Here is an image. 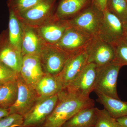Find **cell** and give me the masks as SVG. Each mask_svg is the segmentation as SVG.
I'll return each mask as SVG.
<instances>
[{
  "instance_id": "cell-1",
  "label": "cell",
  "mask_w": 127,
  "mask_h": 127,
  "mask_svg": "<svg viewBox=\"0 0 127 127\" xmlns=\"http://www.w3.org/2000/svg\"><path fill=\"white\" fill-rule=\"evenodd\" d=\"M55 109L41 127H61L79 111L92 107L95 101L90 97L83 98L62 90Z\"/></svg>"
},
{
  "instance_id": "cell-2",
  "label": "cell",
  "mask_w": 127,
  "mask_h": 127,
  "mask_svg": "<svg viewBox=\"0 0 127 127\" xmlns=\"http://www.w3.org/2000/svg\"><path fill=\"white\" fill-rule=\"evenodd\" d=\"M103 12L92 3L79 14L67 20L69 26L91 37L96 36Z\"/></svg>"
},
{
  "instance_id": "cell-3",
  "label": "cell",
  "mask_w": 127,
  "mask_h": 127,
  "mask_svg": "<svg viewBox=\"0 0 127 127\" xmlns=\"http://www.w3.org/2000/svg\"><path fill=\"white\" fill-rule=\"evenodd\" d=\"M58 94L49 96H39L32 109L23 116L22 127H41L55 109Z\"/></svg>"
},
{
  "instance_id": "cell-4",
  "label": "cell",
  "mask_w": 127,
  "mask_h": 127,
  "mask_svg": "<svg viewBox=\"0 0 127 127\" xmlns=\"http://www.w3.org/2000/svg\"><path fill=\"white\" fill-rule=\"evenodd\" d=\"M122 66L115 61L98 67L94 91L120 99L117 92V81Z\"/></svg>"
},
{
  "instance_id": "cell-5",
  "label": "cell",
  "mask_w": 127,
  "mask_h": 127,
  "mask_svg": "<svg viewBox=\"0 0 127 127\" xmlns=\"http://www.w3.org/2000/svg\"><path fill=\"white\" fill-rule=\"evenodd\" d=\"M70 56L55 45L44 42L40 55L43 72L58 75L63 70Z\"/></svg>"
},
{
  "instance_id": "cell-6",
  "label": "cell",
  "mask_w": 127,
  "mask_h": 127,
  "mask_svg": "<svg viewBox=\"0 0 127 127\" xmlns=\"http://www.w3.org/2000/svg\"><path fill=\"white\" fill-rule=\"evenodd\" d=\"M98 70V67L96 65L88 63L79 75L64 90L81 97H89L95 89Z\"/></svg>"
},
{
  "instance_id": "cell-7",
  "label": "cell",
  "mask_w": 127,
  "mask_h": 127,
  "mask_svg": "<svg viewBox=\"0 0 127 127\" xmlns=\"http://www.w3.org/2000/svg\"><path fill=\"white\" fill-rule=\"evenodd\" d=\"M17 96L15 103L8 109L9 114L25 116L32 109L39 96L35 88L28 84L19 74L17 80Z\"/></svg>"
},
{
  "instance_id": "cell-8",
  "label": "cell",
  "mask_w": 127,
  "mask_h": 127,
  "mask_svg": "<svg viewBox=\"0 0 127 127\" xmlns=\"http://www.w3.org/2000/svg\"><path fill=\"white\" fill-rule=\"evenodd\" d=\"M85 50L88 63H93L98 67L109 63L115 58L112 45L97 36L91 39Z\"/></svg>"
},
{
  "instance_id": "cell-9",
  "label": "cell",
  "mask_w": 127,
  "mask_h": 127,
  "mask_svg": "<svg viewBox=\"0 0 127 127\" xmlns=\"http://www.w3.org/2000/svg\"><path fill=\"white\" fill-rule=\"evenodd\" d=\"M96 36L113 45L125 36L124 23L106 9L103 11V17Z\"/></svg>"
},
{
  "instance_id": "cell-10",
  "label": "cell",
  "mask_w": 127,
  "mask_h": 127,
  "mask_svg": "<svg viewBox=\"0 0 127 127\" xmlns=\"http://www.w3.org/2000/svg\"><path fill=\"white\" fill-rule=\"evenodd\" d=\"M57 0H44L17 16L21 22L32 27H36L49 20Z\"/></svg>"
},
{
  "instance_id": "cell-11",
  "label": "cell",
  "mask_w": 127,
  "mask_h": 127,
  "mask_svg": "<svg viewBox=\"0 0 127 127\" xmlns=\"http://www.w3.org/2000/svg\"><path fill=\"white\" fill-rule=\"evenodd\" d=\"M93 37L70 27L55 45L71 56L85 50Z\"/></svg>"
},
{
  "instance_id": "cell-12",
  "label": "cell",
  "mask_w": 127,
  "mask_h": 127,
  "mask_svg": "<svg viewBox=\"0 0 127 127\" xmlns=\"http://www.w3.org/2000/svg\"><path fill=\"white\" fill-rule=\"evenodd\" d=\"M70 27L67 20H59L53 15L48 20L33 27L37 28L36 30L45 43L55 45Z\"/></svg>"
},
{
  "instance_id": "cell-13",
  "label": "cell",
  "mask_w": 127,
  "mask_h": 127,
  "mask_svg": "<svg viewBox=\"0 0 127 127\" xmlns=\"http://www.w3.org/2000/svg\"><path fill=\"white\" fill-rule=\"evenodd\" d=\"M87 63V56L85 50L70 56L63 70L58 75L63 90L77 77Z\"/></svg>"
},
{
  "instance_id": "cell-14",
  "label": "cell",
  "mask_w": 127,
  "mask_h": 127,
  "mask_svg": "<svg viewBox=\"0 0 127 127\" xmlns=\"http://www.w3.org/2000/svg\"><path fill=\"white\" fill-rule=\"evenodd\" d=\"M23 55L9 42L5 32L0 35V62L20 73Z\"/></svg>"
},
{
  "instance_id": "cell-15",
  "label": "cell",
  "mask_w": 127,
  "mask_h": 127,
  "mask_svg": "<svg viewBox=\"0 0 127 127\" xmlns=\"http://www.w3.org/2000/svg\"><path fill=\"white\" fill-rule=\"evenodd\" d=\"M44 73L40 57L23 56L20 74L26 83L34 88Z\"/></svg>"
},
{
  "instance_id": "cell-16",
  "label": "cell",
  "mask_w": 127,
  "mask_h": 127,
  "mask_svg": "<svg viewBox=\"0 0 127 127\" xmlns=\"http://www.w3.org/2000/svg\"><path fill=\"white\" fill-rule=\"evenodd\" d=\"M21 23L23 32L21 44L22 54L23 56L32 55L40 57L41 50L45 42L34 27L21 22Z\"/></svg>"
},
{
  "instance_id": "cell-17",
  "label": "cell",
  "mask_w": 127,
  "mask_h": 127,
  "mask_svg": "<svg viewBox=\"0 0 127 127\" xmlns=\"http://www.w3.org/2000/svg\"><path fill=\"white\" fill-rule=\"evenodd\" d=\"M92 1V0H61L54 16L59 20H69L88 7Z\"/></svg>"
},
{
  "instance_id": "cell-18",
  "label": "cell",
  "mask_w": 127,
  "mask_h": 127,
  "mask_svg": "<svg viewBox=\"0 0 127 127\" xmlns=\"http://www.w3.org/2000/svg\"><path fill=\"white\" fill-rule=\"evenodd\" d=\"M97 109L94 107L79 111L61 127H95L97 118Z\"/></svg>"
},
{
  "instance_id": "cell-19",
  "label": "cell",
  "mask_w": 127,
  "mask_h": 127,
  "mask_svg": "<svg viewBox=\"0 0 127 127\" xmlns=\"http://www.w3.org/2000/svg\"><path fill=\"white\" fill-rule=\"evenodd\" d=\"M34 88L39 96H52L58 94L63 90L58 75L45 73Z\"/></svg>"
},
{
  "instance_id": "cell-20",
  "label": "cell",
  "mask_w": 127,
  "mask_h": 127,
  "mask_svg": "<svg viewBox=\"0 0 127 127\" xmlns=\"http://www.w3.org/2000/svg\"><path fill=\"white\" fill-rule=\"evenodd\" d=\"M97 96L96 101L103 105L110 116L118 119L127 116V102L108 96L102 94L95 92Z\"/></svg>"
},
{
  "instance_id": "cell-21",
  "label": "cell",
  "mask_w": 127,
  "mask_h": 127,
  "mask_svg": "<svg viewBox=\"0 0 127 127\" xmlns=\"http://www.w3.org/2000/svg\"><path fill=\"white\" fill-rule=\"evenodd\" d=\"M9 17L8 40L10 43L17 50L22 52V32L21 23L14 11L9 9Z\"/></svg>"
},
{
  "instance_id": "cell-22",
  "label": "cell",
  "mask_w": 127,
  "mask_h": 127,
  "mask_svg": "<svg viewBox=\"0 0 127 127\" xmlns=\"http://www.w3.org/2000/svg\"><path fill=\"white\" fill-rule=\"evenodd\" d=\"M17 81L0 85V107L8 109L14 104L17 96Z\"/></svg>"
},
{
  "instance_id": "cell-23",
  "label": "cell",
  "mask_w": 127,
  "mask_h": 127,
  "mask_svg": "<svg viewBox=\"0 0 127 127\" xmlns=\"http://www.w3.org/2000/svg\"><path fill=\"white\" fill-rule=\"evenodd\" d=\"M106 9L123 23H127V1L126 0H107Z\"/></svg>"
},
{
  "instance_id": "cell-24",
  "label": "cell",
  "mask_w": 127,
  "mask_h": 127,
  "mask_svg": "<svg viewBox=\"0 0 127 127\" xmlns=\"http://www.w3.org/2000/svg\"><path fill=\"white\" fill-rule=\"evenodd\" d=\"M44 0H8L7 6L16 15L22 13Z\"/></svg>"
},
{
  "instance_id": "cell-25",
  "label": "cell",
  "mask_w": 127,
  "mask_h": 127,
  "mask_svg": "<svg viewBox=\"0 0 127 127\" xmlns=\"http://www.w3.org/2000/svg\"><path fill=\"white\" fill-rule=\"evenodd\" d=\"M115 53L114 61L122 66H127V38L125 36L112 45Z\"/></svg>"
},
{
  "instance_id": "cell-26",
  "label": "cell",
  "mask_w": 127,
  "mask_h": 127,
  "mask_svg": "<svg viewBox=\"0 0 127 127\" xmlns=\"http://www.w3.org/2000/svg\"><path fill=\"white\" fill-rule=\"evenodd\" d=\"M95 127H121L117 119L114 118L105 109H97Z\"/></svg>"
},
{
  "instance_id": "cell-27",
  "label": "cell",
  "mask_w": 127,
  "mask_h": 127,
  "mask_svg": "<svg viewBox=\"0 0 127 127\" xmlns=\"http://www.w3.org/2000/svg\"><path fill=\"white\" fill-rule=\"evenodd\" d=\"M20 73L0 62V85L15 81Z\"/></svg>"
},
{
  "instance_id": "cell-28",
  "label": "cell",
  "mask_w": 127,
  "mask_h": 127,
  "mask_svg": "<svg viewBox=\"0 0 127 127\" xmlns=\"http://www.w3.org/2000/svg\"><path fill=\"white\" fill-rule=\"evenodd\" d=\"M23 116L12 114L0 119V127H22Z\"/></svg>"
},
{
  "instance_id": "cell-29",
  "label": "cell",
  "mask_w": 127,
  "mask_h": 127,
  "mask_svg": "<svg viewBox=\"0 0 127 127\" xmlns=\"http://www.w3.org/2000/svg\"><path fill=\"white\" fill-rule=\"evenodd\" d=\"M107 0H92V3L103 12L106 9Z\"/></svg>"
},
{
  "instance_id": "cell-30",
  "label": "cell",
  "mask_w": 127,
  "mask_h": 127,
  "mask_svg": "<svg viewBox=\"0 0 127 127\" xmlns=\"http://www.w3.org/2000/svg\"><path fill=\"white\" fill-rule=\"evenodd\" d=\"M121 127H127V116L117 119Z\"/></svg>"
},
{
  "instance_id": "cell-31",
  "label": "cell",
  "mask_w": 127,
  "mask_h": 127,
  "mask_svg": "<svg viewBox=\"0 0 127 127\" xmlns=\"http://www.w3.org/2000/svg\"><path fill=\"white\" fill-rule=\"evenodd\" d=\"M9 114L8 109L0 107V119L8 116Z\"/></svg>"
},
{
  "instance_id": "cell-32",
  "label": "cell",
  "mask_w": 127,
  "mask_h": 127,
  "mask_svg": "<svg viewBox=\"0 0 127 127\" xmlns=\"http://www.w3.org/2000/svg\"><path fill=\"white\" fill-rule=\"evenodd\" d=\"M124 31H125V36L127 38V23H124Z\"/></svg>"
},
{
  "instance_id": "cell-33",
  "label": "cell",
  "mask_w": 127,
  "mask_h": 127,
  "mask_svg": "<svg viewBox=\"0 0 127 127\" xmlns=\"http://www.w3.org/2000/svg\"><path fill=\"white\" fill-rule=\"evenodd\" d=\"M126 1H127V0H126Z\"/></svg>"
}]
</instances>
